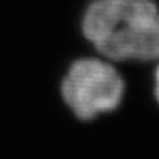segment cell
<instances>
[{
    "instance_id": "6da1fadb",
    "label": "cell",
    "mask_w": 159,
    "mask_h": 159,
    "mask_svg": "<svg viewBox=\"0 0 159 159\" xmlns=\"http://www.w3.org/2000/svg\"><path fill=\"white\" fill-rule=\"evenodd\" d=\"M81 28L108 59H159V7L153 0H93L83 15Z\"/></svg>"
},
{
    "instance_id": "7a4b0ae2",
    "label": "cell",
    "mask_w": 159,
    "mask_h": 159,
    "mask_svg": "<svg viewBox=\"0 0 159 159\" xmlns=\"http://www.w3.org/2000/svg\"><path fill=\"white\" fill-rule=\"evenodd\" d=\"M124 90V80L118 71L106 61L94 57L75 61L61 84L66 106L83 121L116 109Z\"/></svg>"
},
{
    "instance_id": "3957f363",
    "label": "cell",
    "mask_w": 159,
    "mask_h": 159,
    "mask_svg": "<svg viewBox=\"0 0 159 159\" xmlns=\"http://www.w3.org/2000/svg\"><path fill=\"white\" fill-rule=\"evenodd\" d=\"M155 97L159 103V66L156 68V72H155Z\"/></svg>"
}]
</instances>
